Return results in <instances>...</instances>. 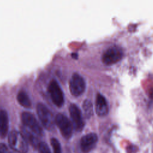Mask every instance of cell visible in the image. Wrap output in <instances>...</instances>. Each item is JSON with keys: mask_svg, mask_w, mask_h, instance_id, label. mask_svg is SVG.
<instances>
[{"mask_svg": "<svg viewBox=\"0 0 153 153\" xmlns=\"http://www.w3.org/2000/svg\"><path fill=\"white\" fill-rule=\"evenodd\" d=\"M21 120L23 124L29 128L33 133L41 136L43 130L35 117L30 112L24 111L21 114Z\"/></svg>", "mask_w": 153, "mask_h": 153, "instance_id": "8992f818", "label": "cell"}, {"mask_svg": "<svg viewBox=\"0 0 153 153\" xmlns=\"http://www.w3.org/2000/svg\"><path fill=\"white\" fill-rule=\"evenodd\" d=\"M50 142L53 149V153H62L60 143L56 138H51L50 140Z\"/></svg>", "mask_w": 153, "mask_h": 153, "instance_id": "9a60e30c", "label": "cell"}, {"mask_svg": "<svg viewBox=\"0 0 153 153\" xmlns=\"http://www.w3.org/2000/svg\"><path fill=\"white\" fill-rule=\"evenodd\" d=\"M39 153H51L48 145L44 142H41L38 145Z\"/></svg>", "mask_w": 153, "mask_h": 153, "instance_id": "2e32d148", "label": "cell"}, {"mask_svg": "<svg viewBox=\"0 0 153 153\" xmlns=\"http://www.w3.org/2000/svg\"><path fill=\"white\" fill-rule=\"evenodd\" d=\"M36 112L38 117L43 125L47 130L53 129L54 126V118L51 111L42 103H38L36 105Z\"/></svg>", "mask_w": 153, "mask_h": 153, "instance_id": "7a4b0ae2", "label": "cell"}, {"mask_svg": "<svg viewBox=\"0 0 153 153\" xmlns=\"http://www.w3.org/2000/svg\"><path fill=\"white\" fill-rule=\"evenodd\" d=\"M18 102L25 108H30L31 106V101L29 95L25 90H20L17 95Z\"/></svg>", "mask_w": 153, "mask_h": 153, "instance_id": "7c38bea8", "label": "cell"}, {"mask_svg": "<svg viewBox=\"0 0 153 153\" xmlns=\"http://www.w3.org/2000/svg\"><path fill=\"white\" fill-rule=\"evenodd\" d=\"M69 109L72 121L73 127L76 131H81L84 126L81 111L75 103H71Z\"/></svg>", "mask_w": 153, "mask_h": 153, "instance_id": "ba28073f", "label": "cell"}, {"mask_svg": "<svg viewBox=\"0 0 153 153\" xmlns=\"http://www.w3.org/2000/svg\"><path fill=\"white\" fill-rule=\"evenodd\" d=\"M95 111L99 116H105L109 111V105L107 100L100 93H97L96 96Z\"/></svg>", "mask_w": 153, "mask_h": 153, "instance_id": "30bf717a", "label": "cell"}, {"mask_svg": "<svg viewBox=\"0 0 153 153\" xmlns=\"http://www.w3.org/2000/svg\"><path fill=\"white\" fill-rule=\"evenodd\" d=\"M82 109L87 117H90L93 113V103L90 100L85 99L82 103Z\"/></svg>", "mask_w": 153, "mask_h": 153, "instance_id": "4fadbf2b", "label": "cell"}, {"mask_svg": "<svg viewBox=\"0 0 153 153\" xmlns=\"http://www.w3.org/2000/svg\"><path fill=\"white\" fill-rule=\"evenodd\" d=\"M22 134L24 136V137H25L26 140L27 141L28 140L30 142V143L32 144L33 146H36V145H38L39 142H38L36 137H35L30 132H29L27 130H26V129L23 128Z\"/></svg>", "mask_w": 153, "mask_h": 153, "instance_id": "5bb4252c", "label": "cell"}, {"mask_svg": "<svg viewBox=\"0 0 153 153\" xmlns=\"http://www.w3.org/2000/svg\"><path fill=\"white\" fill-rule=\"evenodd\" d=\"M85 81L78 73L74 72L69 81V89L72 95L78 96L81 94L85 89Z\"/></svg>", "mask_w": 153, "mask_h": 153, "instance_id": "52a82bcc", "label": "cell"}, {"mask_svg": "<svg viewBox=\"0 0 153 153\" xmlns=\"http://www.w3.org/2000/svg\"><path fill=\"white\" fill-rule=\"evenodd\" d=\"M11 153H13V152H11Z\"/></svg>", "mask_w": 153, "mask_h": 153, "instance_id": "ac0fdd59", "label": "cell"}, {"mask_svg": "<svg viewBox=\"0 0 153 153\" xmlns=\"http://www.w3.org/2000/svg\"><path fill=\"white\" fill-rule=\"evenodd\" d=\"M54 121L63 137L66 139L71 138L73 131V124L71 120L65 115L59 113L56 115Z\"/></svg>", "mask_w": 153, "mask_h": 153, "instance_id": "3957f363", "label": "cell"}, {"mask_svg": "<svg viewBox=\"0 0 153 153\" xmlns=\"http://www.w3.org/2000/svg\"><path fill=\"white\" fill-rule=\"evenodd\" d=\"M48 90L53 102L57 106H62L64 103V94L56 79L51 80L48 86Z\"/></svg>", "mask_w": 153, "mask_h": 153, "instance_id": "5b68a950", "label": "cell"}, {"mask_svg": "<svg viewBox=\"0 0 153 153\" xmlns=\"http://www.w3.org/2000/svg\"><path fill=\"white\" fill-rule=\"evenodd\" d=\"M97 135L94 133H89L84 135L80 140V148L83 153L90 152L96 145Z\"/></svg>", "mask_w": 153, "mask_h": 153, "instance_id": "9c48e42d", "label": "cell"}, {"mask_svg": "<svg viewBox=\"0 0 153 153\" xmlns=\"http://www.w3.org/2000/svg\"><path fill=\"white\" fill-rule=\"evenodd\" d=\"M8 143L12 149L19 153H26L28 150V144L22 133L12 130L8 135Z\"/></svg>", "mask_w": 153, "mask_h": 153, "instance_id": "6da1fadb", "label": "cell"}, {"mask_svg": "<svg viewBox=\"0 0 153 153\" xmlns=\"http://www.w3.org/2000/svg\"><path fill=\"white\" fill-rule=\"evenodd\" d=\"M123 56V51L120 47L112 45L103 51L102 56V60L104 63L110 65L120 60Z\"/></svg>", "mask_w": 153, "mask_h": 153, "instance_id": "277c9868", "label": "cell"}, {"mask_svg": "<svg viewBox=\"0 0 153 153\" xmlns=\"http://www.w3.org/2000/svg\"><path fill=\"white\" fill-rule=\"evenodd\" d=\"M9 120L7 112L0 109V137H5L8 131Z\"/></svg>", "mask_w": 153, "mask_h": 153, "instance_id": "8fae6325", "label": "cell"}, {"mask_svg": "<svg viewBox=\"0 0 153 153\" xmlns=\"http://www.w3.org/2000/svg\"><path fill=\"white\" fill-rule=\"evenodd\" d=\"M0 153H8L7 146L4 143H0Z\"/></svg>", "mask_w": 153, "mask_h": 153, "instance_id": "e0dca14e", "label": "cell"}]
</instances>
